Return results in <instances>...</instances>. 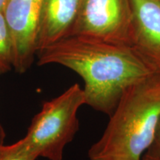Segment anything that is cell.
I'll use <instances>...</instances> for the list:
<instances>
[{
    "instance_id": "cell-10",
    "label": "cell",
    "mask_w": 160,
    "mask_h": 160,
    "mask_svg": "<svg viewBox=\"0 0 160 160\" xmlns=\"http://www.w3.org/2000/svg\"><path fill=\"white\" fill-rule=\"evenodd\" d=\"M140 160H160V119L153 141Z\"/></svg>"
},
{
    "instance_id": "cell-2",
    "label": "cell",
    "mask_w": 160,
    "mask_h": 160,
    "mask_svg": "<svg viewBox=\"0 0 160 160\" xmlns=\"http://www.w3.org/2000/svg\"><path fill=\"white\" fill-rule=\"evenodd\" d=\"M102 136L90 148V160H140L160 119V77L152 75L124 91Z\"/></svg>"
},
{
    "instance_id": "cell-5",
    "label": "cell",
    "mask_w": 160,
    "mask_h": 160,
    "mask_svg": "<svg viewBox=\"0 0 160 160\" xmlns=\"http://www.w3.org/2000/svg\"><path fill=\"white\" fill-rule=\"evenodd\" d=\"M42 0H7L2 13L11 36L13 69L25 73L38 53Z\"/></svg>"
},
{
    "instance_id": "cell-9",
    "label": "cell",
    "mask_w": 160,
    "mask_h": 160,
    "mask_svg": "<svg viewBox=\"0 0 160 160\" xmlns=\"http://www.w3.org/2000/svg\"><path fill=\"white\" fill-rule=\"evenodd\" d=\"M37 153L20 139L11 145H4L0 149V160H37Z\"/></svg>"
},
{
    "instance_id": "cell-11",
    "label": "cell",
    "mask_w": 160,
    "mask_h": 160,
    "mask_svg": "<svg viewBox=\"0 0 160 160\" xmlns=\"http://www.w3.org/2000/svg\"><path fill=\"white\" fill-rule=\"evenodd\" d=\"M5 137H6V133L5 131V128L0 123V149L2 146L5 145Z\"/></svg>"
},
{
    "instance_id": "cell-3",
    "label": "cell",
    "mask_w": 160,
    "mask_h": 160,
    "mask_svg": "<svg viewBox=\"0 0 160 160\" xmlns=\"http://www.w3.org/2000/svg\"><path fill=\"white\" fill-rule=\"evenodd\" d=\"M85 104L83 89L76 83L43 104L22 139L39 157L63 160L66 145L71 142L79 131L77 112Z\"/></svg>"
},
{
    "instance_id": "cell-6",
    "label": "cell",
    "mask_w": 160,
    "mask_h": 160,
    "mask_svg": "<svg viewBox=\"0 0 160 160\" xmlns=\"http://www.w3.org/2000/svg\"><path fill=\"white\" fill-rule=\"evenodd\" d=\"M131 47L153 74L160 77V0H130Z\"/></svg>"
},
{
    "instance_id": "cell-7",
    "label": "cell",
    "mask_w": 160,
    "mask_h": 160,
    "mask_svg": "<svg viewBox=\"0 0 160 160\" xmlns=\"http://www.w3.org/2000/svg\"><path fill=\"white\" fill-rule=\"evenodd\" d=\"M79 2L80 0H42L38 53L68 37L75 21Z\"/></svg>"
},
{
    "instance_id": "cell-1",
    "label": "cell",
    "mask_w": 160,
    "mask_h": 160,
    "mask_svg": "<svg viewBox=\"0 0 160 160\" xmlns=\"http://www.w3.org/2000/svg\"><path fill=\"white\" fill-rule=\"evenodd\" d=\"M37 55L40 66L57 64L79 75L86 105L108 116L128 86L155 75L130 46L78 36L63 38Z\"/></svg>"
},
{
    "instance_id": "cell-8",
    "label": "cell",
    "mask_w": 160,
    "mask_h": 160,
    "mask_svg": "<svg viewBox=\"0 0 160 160\" xmlns=\"http://www.w3.org/2000/svg\"><path fill=\"white\" fill-rule=\"evenodd\" d=\"M11 39L2 11H0V75L13 68Z\"/></svg>"
},
{
    "instance_id": "cell-12",
    "label": "cell",
    "mask_w": 160,
    "mask_h": 160,
    "mask_svg": "<svg viewBox=\"0 0 160 160\" xmlns=\"http://www.w3.org/2000/svg\"><path fill=\"white\" fill-rule=\"evenodd\" d=\"M7 0H0V11H2Z\"/></svg>"
},
{
    "instance_id": "cell-4",
    "label": "cell",
    "mask_w": 160,
    "mask_h": 160,
    "mask_svg": "<svg viewBox=\"0 0 160 160\" xmlns=\"http://www.w3.org/2000/svg\"><path fill=\"white\" fill-rule=\"evenodd\" d=\"M130 0H80L68 36H78L131 47Z\"/></svg>"
}]
</instances>
